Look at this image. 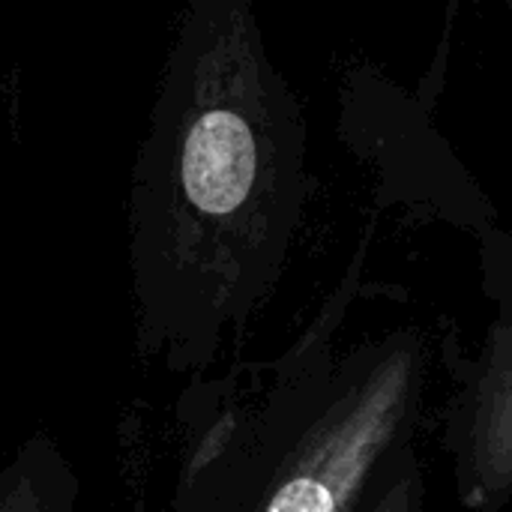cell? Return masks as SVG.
Here are the masks:
<instances>
[{
  "label": "cell",
  "mask_w": 512,
  "mask_h": 512,
  "mask_svg": "<svg viewBox=\"0 0 512 512\" xmlns=\"http://www.w3.org/2000/svg\"><path fill=\"white\" fill-rule=\"evenodd\" d=\"M420 504H423V474L414 456L405 453L399 474L390 477L378 501L366 512H420Z\"/></svg>",
  "instance_id": "3"
},
{
  "label": "cell",
  "mask_w": 512,
  "mask_h": 512,
  "mask_svg": "<svg viewBox=\"0 0 512 512\" xmlns=\"http://www.w3.org/2000/svg\"><path fill=\"white\" fill-rule=\"evenodd\" d=\"M285 117L249 0H186L126 201L141 363L210 372L270 297L294 204Z\"/></svg>",
  "instance_id": "1"
},
{
  "label": "cell",
  "mask_w": 512,
  "mask_h": 512,
  "mask_svg": "<svg viewBox=\"0 0 512 512\" xmlns=\"http://www.w3.org/2000/svg\"><path fill=\"white\" fill-rule=\"evenodd\" d=\"M414 378V351L399 348L324 402L315 399L249 512L357 510L375 465L408 420Z\"/></svg>",
  "instance_id": "2"
}]
</instances>
